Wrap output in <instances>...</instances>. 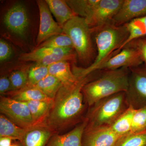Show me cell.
<instances>
[{
  "label": "cell",
  "instance_id": "5bb4252c",
  "mask_svg": "<svg viewBox=\"0 0 146 146\" xmlns=\"http://www.w3.org/2000/svg\"><path fill=\"white\" fill-rule=\"evenodd\" d=\"M146 16V0H123L112 21L116 25H123L134 19Z\"/></svg>",
  "mask_w": 146,
  "mask_h": 146
},
{
  "label": "cell",
  "instance_id": "8992f818",
  "mask_svg": "<svg viewBox=\"0 0 146 146\" xmlns=\"http://www.w3.org/2000/svg\"><path fill=\"white\" fill-rule=\"evenodd\" d=\"M77 57L74 48H56L42 47L36 48L30 52L22 54L19 60L23 62H34L45 66L61 61L74 62Z\"/></svg>",
  "mask_w": 146,
  "mask_h": 146
},
{
  "label": "cell",
  "instance_id": "3957f363",
  "mask_svg": "<svg viewBox=\"0 0 146 146\" xmlns=\"http://www.w3.org/2000/svg\"><path fill=\"white\" fill-rule=\"evenodd\" d=\"M102 71L98 77L88 81L82 88L84 98L89 107L100 100L127 90L129 68Z\"/></svg>",
  "mask_w": 146,
  "mask_h": 146
},
{
  "label": "cell",
  "instance_id": "7402d4cb",
  "mask_svg": "<svg viewBox=\"0 0 146 146\" xmlns=\"http://www.w3.org/2000/svg\"><path fill=\"white\" fill-rule=\"evenodd\" d=\"M27 129L17 125L4 115H0V137H7L21 141Z\"/></svg>",
  "mask_w": 146,
  "mask_h": 146
},
{
  "label": "cell",
  "instance_id": "f546056e",
  "mask_svg": "<svg viewBox=\"0 0 146 146\" xmlns=\"http://www.w3.org/2000/svg\"><path fill=\"white\" fill-rule=\"evenodd\" d=\"M146 131V106L136 109L134 112L130 132Z\"/></svg>",
  "mask_w": 146,
  "mask_h": 146
},
{
  "label": "cell",
  "instance_id": "e0dca14e",
  "mask_svg": "<svg viewBox=\"0 0 146 146\" xmlns=\"http://www.w3.org/2000/svg\"><path fill=\"white\" fill-rule=\"evenodd\" d=\"M49 74L54 76L65 87L75 86L80 79H79L71 69L70 62L61 61L48 66Z\"/></svg>",
  "mask_w": 146,
  "mask_h": 146
},
{
  "label": "cell",
  "instance_id": "4316f807",
  "mask_svg": "<svg viewBox=\"0 0 146 146\" xmlns=\"http://www.w3.org/2000/svg\"><path fill=\"white\" fill-rule=\"evenodd\" d=\"M42 47L56 48H74L70 38L68 35L63 33L52 36L36 48Z\"/></svg>",
  "mask_w": 146,
  "mask_h": 146
},
{
  "label": "cell",
  "instance_id": "f1b7e54d",
  "mask_svg": "<svg viewBox=\"0 0 146 146\" xmlns=\"http://www.w3.org/2000/svg\"><path fill=\"white\" fill-rule=\"evenodd\" d=\"M30 66L15 70L11 72L9 76V79L14 91L23 88L28 82V74Z\"/></svg>",
  "mask_w": 146,
  "mask_h": 146
},
{
  "label": "cell",
  "instance_id": "d4e9b609",
  "mask_svg": "<svg viewBox=\"0 0 146 146\" xmlns=\"http://www.w3.org/2000/svg\"><path fill=\"white\" fill-rule=\"evenodd\" d=\"M63 86L60 82L54 76L49 74L34 86L51 99L54 100L59 89Z\"/></svg>",
  "mask_w": 146,
  "mask_h": 146
},
{
  "label": "cell",
  "instance_id": "d6986e66",
  "mask_svg": "<svg viewBox=\"0 0 146 146\" xmlns=\"http://www.w3.org/2000/svg\"><path fill=\"white\" fill-rule=\"evenodd\" d=\"M45 1L57 23L62 28L67 22L76 16L66 1L46 0Z\"/></svg>",
  "mask_w": 146,
  "mask_h": 146
},
{
  "label": "cell",
  "instance_id": "ffe728a7",
  "mask_svg": "<svg viewBox=\"0 0 146 146\" xmlns=\"http://www.w3.org/2000/svg\"><path fill=\"white\" fill-rule=\"evenodd\" d=\"M5 95L12 99L23 102L51 99L35 86H26L22 89L10 91Z\"/></svg>",
  "mask_w": 146,
  "mask_h": 146
},
{
  "label": "cell",
  "instance_id": "cb8c5ba5",
  "mask_svg": "<svg viewBox=\"0 0 146 146\" xmlns=\"http://www.w3.org/2000/svg\"><path fill=\"white\" fill-rule=\"evenodd\" d=\"M100 0L66 1L76 16L86 19L93 12Z\"/></svg>",
  "mask_w": 146,
  "mask_h": 146
},
{
  "label": "cell",
  "instance_id": "52a82bcc",
  "mask_svg": "<svg viewBox=\"0 0 146 146\" xmlns=\"http://www.w3.org/2000/svg\"><path fill=\"white\" fill-rule=\"evenodd\" d=\"M128 86L125 92L129 106L135 110L146 106V65L129 68Z\"/></svg>",
  "mask_w": 146,
  "mask_h": 146
},
{
  "label": "cell",
  "instance_id": "4dcf8cb0",
  "mask_svg": "<svg viewBox=\"0 0 146 146\" xmlns=\"http://www.w3.org/2000/svg\"><path fill=\"white\" fill-rule=\"evenodd\" d=\"M12 54L10 45L3 39L0 40V61L3 62L9 59Z\"/></svg>",
  "mask_w": 146,
  "mask_h": 146
},
{
  "label": "cell",
  "instance_id": "484cf974",
  "mask_svg": "<svg viewBox=\"0 0 146 146\" xmlns=\"http://www.w3.org/2000/svg\"><path fill=\"white\" fill-rule=\"evenodd\" d=\"M48 74V66L36 63L30 65L26 86H34Z\"/></svg>",
  "mask_w": 146,
  "mask_h": 146
},
{
  "label": "cell",
  "instance_id": "277c9868",
  "mask_svg": "<svg viewBox=\"0 0 146 146\" xmlns=\"http://www.w3.org/2000/svg\"><path fill=\"white\" fill-rule=\"evenodd\" d=\"M128 107L125 92L100 100L90 107L85 117L86 126H110Z\"/></svg>",
  "mask_w": 146,
  "mask_h": 146
},
{
  "label": "cell",
  "instance_id": "7c38bea8",
  "mask_svg": "<svg viewBox=\"0 0 146 146\" xmlns=\"http://www.w3.org/2000/svg\"><path fill=\"white\" fill-rule=\"evenodd\" d=\"M120 136L109 126L89 127L86 126L82 139V146H115Z\"/></svg>",
  "mask_w": 146,
  "mask_h": 146
},
{
  "label": "cell",
  "instance_id": "30bf717a",
  "mask_svg": "<svg viewBox=\"0 0 146 146\" xmlns=\"http://www.w3.org/2000/svg\"><path fill=\"white\" fill-rule=\"evenodd\" d=\"M39 10L40 22L36 41V47L53 36L63 33V28L54 20L45 1H36Z\"/></svg>",
  "mask_w": 146,
  "mask_h": 146
},
{
  "label": "cell",
  "instance_id": "e575fe53",
  "mask_svg": "<svg viewBox=\"0 0 146 146\" xmlns=\"http://www.w3.org/2000/svg\"><path fill=\"white\" fill-rule=\"evenodd\" d=\"M11 146H23L21 144V142L19 141H13L12 145Z\"/></svg>",
  "mask_w": 146,
  "mask_h": 146
},
{
  "label": "cell",
  "instance_id": "d6a6232c",
  "mask_svg": "<svg viewBox=\"0 0 146 146\" xmlns=\"http://www.w3.org/2000/svg\"><path fill=\"white\" fill-rule=\"evenodd\" d=\"M141 53L144 64L146 65V37L133 40Z\"/></svg>",
  "mask_w": 146,
  "mask_h": 146
},
{
  "label": "cell",
  "instance_id": "836d02e7",
  "mask_svg": "<svg viewBox=\"0 0 146 146\" xmlns=\"http://www.w3.org/2000/svg\"><path fill=\"white\" fill-rule=\"evenodd\" d=\"M13 140L7 137H0V146H11Z\"/></svg>",
  "mask_w": 146,
  "mask_h": 146
},
{
  "label": "cell",
  "instance_id": "9c48e42d",
  "mask_svg": "<svg viewBox=\"0 0 146 146\" xmlns=\"http://www.w3.org/2000/svg\"><path fill=\"white\" fill-rule=\"evenodd\" d=\"M143 64L141 53L132 41L123 47L117 54L99 66L97 71L135 68Z\"/></svg>",
  "mask_w": 146,
  "mask_h": 146
},
{
  "label": "cell",
  "instance_id": "603a6c76",
  "mask_svg": "<svg viewBox=\"0 0 146 146\" xmlns=\"http://www.w3.org/2000/svg\"><path fill=\"white\" fill-rule=\"evenodd\" d=\"M124 25L127 29L129 36L121 47L120 51L131 41L138 38L146 37V16L136 18Z\"/></svg>",
  "mask_w": 146,
  "mask_h": 146
},
{
  "label": "cell",
  "instance_id": "8fae6325",
  "mask_svg": "<svg viewBox=\"0 0 146 146\" xmlns=\"http://www.w3.org/2000/svg\"><path fill=\"white\" fill-rule=\"evenodd\" d=\"M123 0H100L86 20L90 28L103 25L112 21L122 5Z\"/></svg>",
  "mask_w": 146,
  "mask_h": 146
},
{
  "label": "cell",
  "instance_id": "9a60e30c",
  "mask_svg": "<svg viewBox=\"0 0 146 146\" xmlns=\"http://www.w3.org/2000/svg\"><path fill=\"white\" fill-rule=\"evenodd\" d=\"M87 124V120L84 118L68 133L54 134L46 146H82V137Z\"/></svg>",
  "mask_w": 146,
  "mask_h": 146
},
{
  "label": "cell",
  "instance_id": "ba28073f",
  "mask_svg": "<svg viewBox=\"0 0 146 146\" xmlns=\"http://www.w3.org/2000/svg\"><path fill=\"white\" fill-rule=\"evenodd\" d=\"M0 112L20 127L27 129L33 126L30 111L26 104L6 96H1Z\"/></svg>",
  "mask_w": 146,
  "mask_h": 146
},
{
  "label": "cell",
  "instance_id": "2e32d148",
  "mask_svg": "<svg viewBox=\"0 0 146 146\" xmlns=\"http://www.w3.org/2000/svg\"><path fill=\"white\" fill-rule=\"evenodd\" d=\"M55 134L46 125L33 126L26 129L20 142L23 146H46Z\"/></svg>",
  "mask_w": 146,
  "mask_h": 146
},
{
  "label": "cell",
  "instance_id": "6da1fadb",
  "mask_svg": "<svg viewBox=\"0 0 146 146\" xmlns=\"http://www.w3.org/2000/svg\"><path fill=\"white\" fill-rule=\"evenodd\" d=\"M88 81V77L81 79L75 86H63L58 92L46 122L56 133L79 123L85 108L82 89Z\"/></svg>",
  "mask_w": 146,
  "mask_h": 146
},
{
  "label": "cell",
  "instance_id": "7a4b0ae2",
  "mask_svg": "<svg viewBox=\"0 0 146 146\" xmlns=\"http://www.w3.org/2000/svg\"><path fill=\"white\" fill-rule=\"evenodd\" d=\"M91 29L96 46V56L93 63L86 68L73 66V73L79 79L87 77L117 54L129 36L128 31L125 25L117 26L112 21Z\"/></svg>",
  "mask_w": 146,
  "mask_h": 146
},
{
  "label": "cell",
  "instance_id": "83f0119b",
  "mask_svg": "<svg viewBox=\"0 0 146 146\" xmlns=\"http://www.w3.org/2000/svg\"><path fill=\"white\" fill-rule=\"evenodd\" d=\"M115 146H146V131L129 132L121 137Z\"/></svg>",
  "mask_w": 146,
  "mask_h": 146
},
{
  "label": "cell",
  "instance_id": "4fadbf2b",
  "mask_svg": "<svg viewBox=\"0 0 146 146\" xmlns=\"http://www.w3.org/2000/svg\"><path fill=\"white\" fill-rule=\"evenodd\" d=\"M29 22L26 8L22 4H16L11 7L4 17V23L7 27L20 36L25 35Z\"/></svg>",
  "mask_w": 146,
  "mask_h": 146
},
{
  "label": "cell",
  "instance_id": "ac0fdd59",
  "mask_svg": "<svg viewBox=\"0 0 146 146\" xmlns=\"http://www.w3.org/2000/svg\"><path fill=\"white\" fill-rule=\"evenodd\" d=\"M25 103L31 113L33 126L46 125L47 119L53 105L54 100L33 101Z\"/></svg>",
  "mask_w": 146,
  "mask_h": 146
},
{
  "label": "cell",
  "instance_id": "1f68e13d",
  "mask_svg": "<svg viewBox=\"0 0 146 146\" xmlns=\"http://www.w3.org/2000/svg\"><path fill=\"white\" fill-rule=\"evenodd\" d=\"M14 91L9 76H2L0 78V94L3 96L10 91Z\"/></svg>",
  "mask_w": 146,
  "mask_h": 146
},
{
  "label": "cell",
  "instance_id": "5b68a950",
  "mask_svg": "<svg viewBox=\"0 0 146 146\" xmlns=\"http://www.w3.org/2000/svg\"><path fill=\"white\" fill-rule=\"evenodd\" d=\"M63 30V33L70 38L79 60L82 64L90 66L96 55L91 28L85 18L76 16L64 25Z\"/></svg>",
  "mask_w": 146,
  "mask_h": 146
},
{
  "label": "cell",
  "instance_id": "44dd1931",
  "mask_svg": "<svg viewBox=\"0 0 146 146\" xmlns=\"http://www.w3.org/2000/svg\"><path fill=\"white\" fill-rule=\"evenodd\" d=\"M135 109L129 106L110 126L112 131L120 137L130 132Z\"/></svg>",
  "mask_w": 146,
  "mask_h": 146
}]
</instances>
